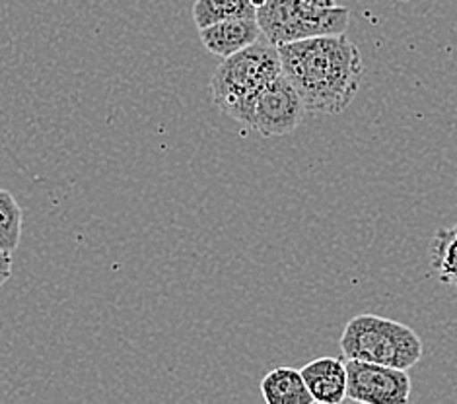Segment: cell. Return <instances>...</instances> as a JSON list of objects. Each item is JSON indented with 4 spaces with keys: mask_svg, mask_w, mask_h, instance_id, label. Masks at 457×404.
<instances>
[{
    "mask_svg": "<svg viewBox=\"0 0 457 404\" xmlns=\"http://www.w3.org/2000/svg\"><path fill=\"white\" fill-rule=\"evenodd\" d=\"M282 74L312 113L339 115L354 102L364 74L361 51L345 34L320 36L278 47Z\"/></svg>",
    "mask_w": 457,
    "mask_h": 404,
    "instance_id": "1",
    "label": "cell"
},
{
    "mask_svg": "<svg viewBox=\"0 0 457 404\" xmlns=\"http://www.w3.org/2000/svg\"><path fill=\"white\" fill-rule=\"evenodd\" d=\"M280 74L278 47L263 36L216 67L211 80L212 102L228 117L247 125L255 97Z\"/></svg>",
    "mask_w": 457,
    "mask_h": 404,
    "instance_id": "2",
    "label": "cell"
},
{
    "mask_svg": "<svg viewBox=\"0 0 457 404\" xmlns=\"http://www.w3.org/2000/svg\"><path fill=\"white\" fill-rule=\"evenodd\" d=\"M341 350L346 359H362L409 371L422 358V341L407 325L364 313L346 323Z\"/></svg>",
    "mask_w": 457,
    "mask_h": 404,
    "instance_id": "3",
    "label": "cell"
},
{
    "mask_svg": "<svg viewBox=\"0 0 457 404\" xmlns=\"http://www.w3.org/2000/svg\"><path fill=\"white\" fill-rule=\"evenodd\" d=\"M255 18L265 39L280 47L308 37L341 36L351 21V12L345 6L312 8L302 0H265Z\"/></svg>",
    "mask_w": 457,
    "mask_h": 404,
    "instance_id": "4",
    "label": "cell"
},
{
    "mask_svg": "<svg viewBox=\"0 0 457 404\" xmlns=\"http://www.w3.org/2000/svg\"><path fill=\"white\" fill-rule=\"evenodd\" d=\"M303 113L306 107L300 94L287 76L280 74L255 97L245 127L257 130L265 138L285 136L302 123Z\"/></svg>",
    "mask_w": 457,
    "mask_h": 404,
    "instance_id": "5",
    "label": "cell"
},
{
    "mask_svg": "<svg viewBox=\"0 0 457 404\" xmlns=\"http://www.w3.org/2000/svg\"><path fill=\"white\" fill-rule=\"evenodd\" d=\"M346 399L362 404H405L411 397L407 369L346 359Z\"/></svg>",
    "mask_w": 457,
    "mask_h": 404,
    "instance_id": "6",
    "label": "cell"
},
{
    "mask_svg": "<svg viewBox=\"0 0 457 404\" xmlns=\"http://www.w3.org/2000/svg\"><path fill=\"white\" fill-rule=\"evenodd\" d=\"M199 37L206 51L226 59L263 37V31L257 24V18H234L199 29Z\"/></svg>",
    "mask_w": 457,
    "mask_h": 404,
    "instance_id": "7",
    "label": "cell"
},
{
    "mask_svg": "<svg viewBox=\"0 0 457 404\" xmlns=\"http://www.w3.org/2000/svg\"><path fill=\"white\" fill-rule=\"evenodd\" d=\"M300 371L315 402L341 404L346 399V364L341 358H318Z\"/></svg>",
    "mask_w": 457,
    "mask_h": 404,
    "instance_id": "8",
    "label": "cell"
},
{
    "mask_svg": "<svg viewBox=\"0 0 457 404\" xmlns=\"http://www.w3.org/2000/svg\"><path fill=\"white\" fill-rule=\"evenodd\" d=\"M261 395L267 404H312V392L300 369L277 367L261 381Z\"/></svg>",
    "mask_w": 457,
    "mask_h": 404,
    "instance_id": "9",
    "label": "cell"
},
{
    "mask_svg": "<svg viewBox=\"0 0 457 404\" xmlns=\"http://www.w3.org/2000/svg\"><path fill=\"white\" fill-rule=\"evenodd\" d=\"M257 8L252 0H197L193 6V20L199 29L234 18H255Z\"/></svg>",
    "mask_w": 457,
    "mask_h": 404,
    "instance_id": "10",
    "label": "cell"
},
{
    "mask_svg": "<svg viewBox=\"0 0 457 404\" xmlns=\"http://www.w3.org/2000/svg\"><path fill=\"white\" fill-rule=\"evenodd\" d=\"M430 259L440 280L457 288V224L438 229L432 242Z\"/></svg>",
    "mask_w": 457,
    "mask_h": 404,
    "instance_id": "11",
    "label": "cell"
},
{
    "mask_svg": "<svg viewBox=\"0 0 457 404\" xmlns=\"http://www.w3.org/2000/svg\"><path fill=\"white\" fill-rule=\"evenodd\" d=\"M21 214L20 204L6 189H0V251L14 253L21 239Z\"/></svg>",
    "mask_w": 457,
    "mask_h": 404,
    "instance_id": "12",
    "label": "cell"
},
{
    "mask_svg": "<svg viewBox=\"0 0 457 404\" xmlns=\"http://www.w3.org/2000/svg\"><path fill=\"white\" fill-rule=\"evenodd\" d=\"M12 276V253H6V251H0V286Z\"/></svg>",
    "mask_w": 457,
    "mask_h": 404,
    "instance_id": "13",
    "label": "cell"
},
{
    "mask_svg": "<svg viewBox=\"0 0 457 404\" xmlns=\"http://www.w3.org/2000/svg\"><path fill=\"white\" fill-rule=\"evenodd\" d=\"M302 3L312 6V8H331V6H335V0H302Z\"/></svg>",
    "mask_w": 457,
    "mask_h": 404,
    "instance_id": "14",
    "label": "cell"
},
{
    "mask_svg": "<svg viewBox=\"0 0 457 404\" xmlns=\"http://www.w3.org/2000/svg\"><path fill=\"white\" fill-rule=\"evenodd\" d=\"M252 4H253L255 8H259V6L265 4V0H252Z\"/></svg>",
    "mask_w": 457,
    "mask_h": 404,
    "instance_id": "15",
    "label": "cell"
}]
</instances>
